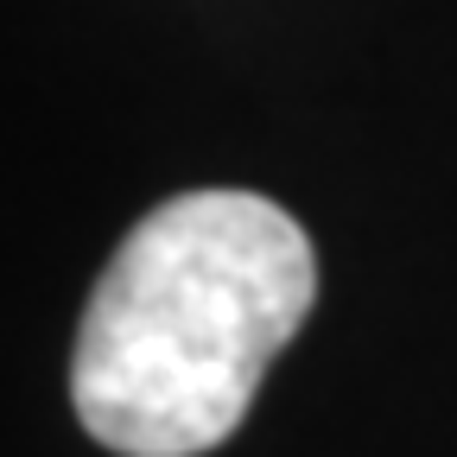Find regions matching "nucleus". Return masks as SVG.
Instances as JSON below:
<instances>
[{"label": "nucleus", "instance_id": "nucleus-1", "mask_svg": "<svg viewBox=\"0 0 457 457\" xmlns=\"http://www.w3.org/2000/svg\"><path fill=\"white\" fill-rule=\"evenodd\" d=\"M312 299L318 254L273 197H165L121 236L77 324V420L121 457L216 451Z\"/></svg>", "mask_w": 457, "mask_h": 457}]
</instances>
